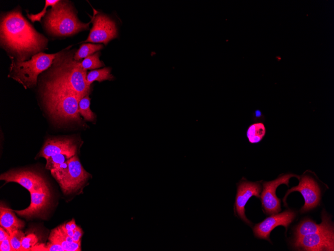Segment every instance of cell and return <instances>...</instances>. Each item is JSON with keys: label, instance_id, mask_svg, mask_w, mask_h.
<instances>
[{"label": "cell", "instance_id": "8fae6325", "mask_svg": "<svg viewBox=\"0 0 334 251\" xmlns=\"http://www.w3.org/2000/svg\"><path fill=\"white\" fill-rule=\"evenodd\" d=\"M298 191L304 199V204L300 209L302 213L309 211L316 207L320 200V192L317 182L315 179L306 173H304L300 178L298 185L289 189L285 196L293 191Z\"/></svg>", "mask_w": 334, "mask_h": 251}, {"label": "cell", "instance_id": "484cf974", "mask_svg": "<svg viewBox=\"0 0 334 251\" xmlns=\"http://www.w3.org/2000/svg\"><path fill=\"white\" fill-rule=\"evenodd\" d=\"M68 169V160L56 168L50 170L52 176L59 183L66 175Z\"/></svg>", "mask_w": 334, "mask_h": 251}, {"label": "cell", "instance_id": "3957f363", "mask_svg": "<svg viewBox=\"0 0 334 251\" xmlns=\"http://www.w3.org/2000/svg\"><path fill=\"white\" fill-rule=\"evenodd\" d=\"M75 52L73 49L57 53L48 69V74L66 84L81 99L89 94L90 87L86 81L87 70L74 59Z\"/></svg>", "mask_w": 334, "mask_h": 251}, {"label": "cell", "instance_id": "d4e9b609", "mask_svg": "<svg viewBox=\"0 0 334 251\" xmlns=\"http://www.w3.org/2000/svg\"><path fill=\"white\" fill-rule=\"evenodd\" d=\"M24 233L20 229H17L10 235V241L14 250H22V241L24 237Z\"/></svg>", "mask_w": 334, "mask_h": 251}, {"label": "cell", "instance_id": "7c38bea8", "mask_svg": "<svg viewBox=\"0 0 334 251\" xmlns=\"http://www.w3.org/2000/svg\"><path fill=\"white\" fill-rule=\"evenodd\" d=\"M30 193V204L26 209L14 211L26 219L40 217L43 215L50 204L51 193L47 184Z\"/></svg>", "mask_w": 334, "mask_h": 251}, {"label": "cell", "instance_id": "30bf717a", "mask_svg": "<svg viewBox=\"0 0 334 251\" xmlns=\"http://www.w3.org/2000/svg\"><path fill=\"white\" fill-rule=\"evenodd\" d=\"M0 179L6 182H16L30 193L40 189L48 184L45 178L40 173L30 169H12L0 174Z\"/></svg>", "mask_w": 334, "mask_h": 251}, {"label": "cell", "instance_id": "5bb4252c", "mask_svg": "<svg viewBox=\"0 0 334 251\" xmlns=\"http://www.w3.org/2000/svg\"><path fill=\"white\" fill-rule=\"evenodd\" d=\"M78 145L73 138H52L46 141L38 156L46 159L54 154H64L72 157L76 155Z\"/></svg>", "mask_w": 334, "mask_h": 251}, {"label": "cell", "instance_id": "4fadbf2b", "mask_svg": "<svg viewBox=\"0 0 334 251\" xmlns=\"http://www.w3.org/2000/svg\"><path fill=\"white\" fill-rule=\"evenodd\" d=\"M295 216L296 213L292 210H286L280 213L272 214L254 225V233L256 237L270 240V234L274 227L282 225L287 229Z\"/></svg>", "mask_w": 334, "mask_h": 251}, {"label": "cell", "instance_id": "83f0119b", "mask_svg": "<svg viewBox=\"0 0 334 251\" xmlns=\"http://www.w3.org/2000/svg\"><path fill=\"white\" fill-rule=\"evenodd\" d=\"M38 237L34 234H30L24 236L22 241V250H30L38 242Z\"/></svg>", "mask_w": 334, "mask_h": 251}, {"label": "cell", "instance_id": "836d02e7", "mask_svg": "<svg viewBox=\"0 0 334 251\" xmlns=\"http://www.w3.org/2000/svg\"><path fill=\"white\" fill-rule=\"evenodd\" d=\"M276 59H277V60H278V62H280V61L281 60V59H282L281 57H280V56H276Z\"/></svg>", "mask_w": 334, "mask_h": 251}, {"label": "cell", "instance_id": "4316f807", "mask_svg": "<svg viewBox=\"0 0 334 251\" xmlns=\"http://www.w3.org/2000/svg\"><path fill=\"white\" fill-rule=\"evenodd\" d=\"M58 1H59L58 0H54V1L46 0L44 7V9L40 13L35 15L27 14V16L32 23L34 22L35 21H38L40 22L41 19L42 17H44L47 13L48 11H46V9L49 6H51L52 7L56 4H57L58 2Z\"/></svg>", "mask_w": 334, "mask_h": 251}, {"label": "cell", "instance_id": "9a60e30c", "mask_svg": "<svg viewBox=\"0 0 334 251\" xmlns=\"http://www.w3.org/2000/svg\"><path fill=\"white\" fill-rule=\"evenodd\" d=\"M261 186L258 182H250L242 180L238 185L234 208L238 216L245 222L250 224L244 213V206L248 200L252 196L260 197Z\"/></svg>", "mask_w": 334, "mask_h": 251}, {"label": "cell", "instance_id": "277c9868", "mask_svg": "<svg viewBox=\"0 0 334 251\" xmlns=\"http://www.w3.org/2000/svg\"><path fill=\"white\" fill-rule=\"evenodd\" d=\"M90 24L80 21L74 8L66 1H59L47 12L43 20L46 31L55 37L71 36L87 30Z\"/></svg>", "mask_w": 334, "mask_h": 251}, {"label": "cell", "instance_id": "ac0fdd59", "mask_svg": "<svg viewBox=\"0 0 334 251\" xmlns=\"http://www.w3.org/2000/svg\"><path fill=\"white\" fill-rule=\"evenodd\" d=\"M266 133V128L262 122H255L249 126L246 135L251 143L254 144L260 142Z\"/></svg>", "mask_w": 334, "mask_h": 251}, {"label": "cell", "instance_id": "6da1fadb", "mask_svg": "<svg viewBox=\"0 0 334 251\" xmlns=\"http://www.w3.org/2000/svg\"><path fill=\"white\" fill-rule=\"evenodd\" d=\"M0 43L11 60L24 62L42 52L48 39L36 31L17 7L0 14Z\"/></svg>", "mask_w": 334, "mask_h": 251}, {"label": "cell", "instance_id": "ffe728a7", "mask_svg": "<svg viewBox=\"0 0 334 251\" xmlns=\"http://www.w3.org/2000/svg\"><path fill=\"white\" fill-rule=\"evenodd\" d=\"M104 46L102 44H92L90 43L84 44L74 53V59L75 61H80L82 59L98 52Z\"/></svg>", "mask_w": 334, "mask_h": 251}, {"label": "cell", "instance_id": "5b68a950", "mask_svg": "<svg viewBox=\"0 0 334 251\" xmlns=\"http://www.w3.org/2000/svg\"><path fill=\"white\" fill-rule=\"evenodd\" d=\"M56 54L40 52L24 62L11 60L8 77L22 84L26 89L32 88L36 86L38 75L51 66Z\"/></svg>", "mask_w": 334, "mask_h": 251}, {"label": "cell", "instance_id": "d6986e66", "mask_svg": "<svg viewBox=\"0 0 334 251\" xmlns=\"http://www.w3.org/2000/svg\"><path fill=\"white\" fill-rule=\"evenodd\" d=\"M110 72L111 69L109 67L90 71L86 75V81L88 85L90 87V85L94 81L101 82L104 80L110 81L113 80L114 77L110 73Z\"/></svg>", "mask_w": 334, "mask_h": 251}, {"label": "cell", "instance_id": "2e32d148", "mask_svg": "<svg viewBox=\"0 0 334 251\" xmlns=\"http://www.w3.org/2000/svg\"><path fill=\"white\" fill-rule=\"evenodd\" d=\"M0 224L10 235L14 230L22 229L24 226V222L18 219L11 209L1 204Z\"/></svg>", "mask_w": 334, "mask_h": 251}, {"label": "cell", "instance_id": "603a6c76", "mask_svg": "<svg viewBox=\"0 0 334 251\" xmlns=\"http://www.w3.org/2000/svg\"><path fill=\"white\" fill-rule=\"evenodd\" d=\"M100 53L97 52L84 58L80 62L82 67L85 70H94L102 67L104 66V63L100 61Z\"/></svg>", "mask_w": 334, "mask_h": 251}, {"label": "cell", "instance_id": "9c48e42d", "mask_svg": "<svg viewBox=\"0 0 334 251\" xmlns=\"http://www.w3.org/2000/svg\"><path fill=\"white\" fill-rule=\"evenodd\" d=\"M292 177L298 179L300 178L298 175L288 173L280 175L274 180L263 183V189L260 197L262 207L268 214H276L280 211V200L276 196V190L282 184L288 186L290 179Z\"/></svg>", "mask_w": 334, "mask_h": 251}, {"label": "cell", "instance_id": "d6a6232c", "mask_svg": "<svg viewBox=\"0 0 334 251\" xmlns=\"http://www.w3.org/2000/svg\"><path fill=\"white\" fill-rule=\"evenodd\" d=\"M70 227L72 230H74L76 229L78 226H77L75 223L74 219H72L71 221H70Z\"/></svg>", "mask_w": 334, "mask_h": 251}, {"label": "cell", "instance_id": "ba28073f", "mask_svg": "<svg viewBox=\"0 0 334 251\" xmlns=\"http://www.w3.org/2000/svg\"><path fill=\"white\" fill-rule=\"evenodd\" d=\"M68 166L66 175L58 183L65 194H70L80 188L91 176L83 168L76 155L68 159Z\"/></svg>", "mask_w": 334, "mask_h": 251}, {"label": "cell", "instance_id": "7402d4cb", "mask_svg": "<svg viewBox=\"0 0 334 251\" xmlns=\"http://www.w3.org/2000/svg\"><path fill=\"white\" fill-rule=\"evenodd\" d=\"M90 101L89 94L81 98L78 102V112L86 120L93 122L96 119V114L90 109Z\"/></svg>", "mask_w": 334, "mask_h": 251}, {"label": "cell", "instance_id": "8992f818", "mask_svg": "<svg viewBox=\"0 0 334 251\" xmlns=\"http://www.w3.org/2000/svg\"><path fill=\"white\" fill-rule=\"evenodd\" d=\"M293 245L298 249L320 251L334 250L333 227L330 225L320 231L296 237Z\"/></svg>", "mask_w": 334, "mask_h": 251}, {"label": "cell", "instance_id": "1f68e13d", "mask_svg": "<svg viewBox=\"0 0 334 251\" xmlns=\"http://www.w3.org/2000/svg\"><path fill=\"white\" fill-rule=\"evenodd\" d=\"M10 236L9 233L4 230L2 228V227L0 226V241H2L4 239Z\"/></svg>", "mask_w": 334, "mask_h": 251}, {"label": "cell", "instance_id": "f546056e", "mask_svg": "<svg viewBox=\"0 0 334 251\" xmlns=\"http://www.w3.org/2000/svg\"><path fill=\"white\" fill-rule=\"evenodd\" d=\"M46 247L47 251H64L60 244L51 241L46 245Z\"/></svg>", "mask_w": 334, "mask_h": 251}, {"label": "cell", "instance_id": "7a4b0ae2", "mask_svg": "<svg viewBox=\"0 0 334 251\" xmlns=\"http://www.w3.org/2000/svg\"><path fill=\"white\" fill-rule=\"evenodd\" d=\"M42 96L46 110L54 119L61 122H81L78 112L80 99L66 84L49 74Z\"/></svg>", "mask_w": 334, "mask_h": 251}, {"label": "cell", "instance_id": "44dd1931", "mask_svg": "<svg viewBox=\"0 0 334 251\" xmlns=\"http://www.w3.org/2000/svg\"><path fill=\"white\" fill-rule=\"evenodd\" d=\"M51 242L58 243L64 248V251H78L80 250V242H73L68 243L59 233L58 229H54L50 237Z\"/></svg>", "mask_w": 334, "mask_h": 251}, {"label": "cell", "instance_id": "4dcf8cb0", "mask_svg": "<svg viewBox=\"0 0 334 251\" xmlns=\"http://www.w3.org/2000/svg\"><path fill=\"white\" fill-rule=\"evenodd\" d=\"M74 231V233L72 237L73 241L76 242H80V238L83 233L82 229L80 227L78 226V227Z\"/></svg>", "mask_w": 334, "mask_h": 251}, {"label": "cell", "instance_id": "cb8c5ba5", "mask_svg": "<svg viewBox=\"0 0 334 251\" xmlns=\"http://www.w3.org/2000/svg\"><path fill=\"white\" fill-rule=\"evenodd\" d=\"M70 157L64 154H56L48 158L46 165V169L52 170L67 161Z\"/></svg>", "mask_w": 334, "mask_h": 251}, {"label": "cell", "instance_id": "f1b7e54d", "mask_svg": "<svg viewBox=\"0 0 334 251\" xmlns=\"http://www.w3.org/2000/svg\"><path fill=\"white\" fill-rule=\"evenodd\" d=\"M0 251H13L10 241V236L0 241Z\"/></svg>", "mask_w": 334, "mask_h": 251}, {"label": "cell", "instance_id": "52a82bcc", "mask_svg": "<svg viewBox=\"0 0 334 251\" xmlns=\"http://www.w3.org/2000/svg\"><path fill=\"white\" fill-rule=\"evenodd\" d=\"M91 22L92 27L85 42L104 43H108L118 36L116 23L107 15L103 14H94Z\"/></svg>", "mask_w": 334, "mask_h": 251}, {"label": "cell", "instance_id": "e0dca14e", "mask_svg": "<svg viewBox=\"0 0 334 251\" xmlns=\"http://www.w3.org/2000/svg\"><path fill=\"white\" fill-rule=\"evenodd\" d=\"M330 225L328 218L324 214H322V222L320 224H316L310 219H306L302 221L296 227L295 236L296 237L312 234L320 231L326 228Z\"/></svg>", "mask_w": 334, "mask_h": 251}]
</instances>
